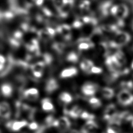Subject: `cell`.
<instances>
[{
  "mask_svg": "<svg viewBox=\"0 0 133 133\" xmlns=\"http://www.w3.org/2000/svg\"><path fill=\"white\" fill-rule=\"evenodd\" d=\"M117 100L118 103L123 106H128L133 104V95L128 90L123 89L117 95Z\"/></svg>",
  "mask_w": 133,
  "mask_h": 133,
  "instance_id": "1",
  "label": "cell"
},
{
  "mask_svg": "<svg viewBox=\"0 0 133 133\" xmlns=\"http://www.w3.org/2000/svg\"><path fill=\"white\" fill-rule=\"evenodd\" d=\"M99 86L92 82H85L81 87V91L85 96H93L97 91Z\"/></svg>",
  "mask_w": 133,
  "mask_h": 133,
  "instance_id": "2",
  "label": "cell"
},
{
  "mask_svg": "<svg viewBox=\"0 0 133 133\" xmlns=\"http://www.w3.org/2000/svg\"><path fill=\"white\" fill-rule=\"evenodd\" d=\"M118 114L115 105L113 103H111L108 104L105 108L103 114V118L108 122L115 118Z\"/></svg>",
  "mask_w": 133,
  "mask_h": 133,
  "instance_id": "3",
  "label": "cell"
},
{
  "mask_svg": "<svg viewBox=\"0 0 133 133\" xmlns=\"http://www.w3.org/2000/svg\"><path fill=\"white\" fill-rule=\"evenodd\" d=\"M12 115L11 108L7 102H0V118L4 119H9Z\"/></svg>",
  "mask_w": 133,
  "mask_h": 133,
  "instance_id": "4",
  "label": "cell"
},
{
  "mask_svg": "<svg viewBox=\"0 0 133 133\" xmlns=\"http://www.w3.org/2000/svg\"><path fill=\"white\" fill-rule=\"evenodd\" d=\"M28 122L25 120L10 121L7 124V127L11 131L17 132L28 126Z\"/></svg>",
  "mask_w": 133,
  "mask_h": 133,
  "instance_id": "5",
  "label": "cell"
},
{
  "mask_svg": "<svg viewBox=\"0 0 133 133\" xmlns=\"http://www.w3.org/2000/svg\"><path fill=\"white\" fill-rule=\"evenodd\" d=\"M39 96L38 90L34 87L25 89L23 92V96L24 99L29 101L36 100Z\"/></svg>",
  "mask_w": 133,
  "mask_h": 133,
  "instance_id": "6",
  "label": "cell"
},
{
  "mask_svg": "<svg viewBox=\"0 0 133 133\" xmlns=\"http://www.w3.org/2000/svg\"><path fill=\"white\" fill-rule=\"evenodd\" d=\"M98 129V125L94 120L88 121L82 126L81 133H96Z\"/></svg>",
  "mask_w": 133,
  "mask_h": 133,
  "instance_id": "7",
  "label": "cell"
},
{
  "mask_svg": "<svg viewBox=\"0 0 133 133\" xmlns=\"http://www.w3.org/2000/svg\"><path fill=\"white\" fill-rule=\"evenodd\" d=\"M78 72L77 68L71 66L63 69L60 73V77L62 79L70 78L75 76Z\"/></svg>",
  "mask_w": 133,
  "mask_h": 133,
  "instance_id": "8",
  "label": "cell"
},
{
  "mask_svg": "<svg viewBox=\"0 0 133 133\" xmlns=\"http://www.w3.org/2000/svg\"><path fill=\"white\" fill-rule=\"evenodd\" d=\"M45 64L43 61L36 62L31 66L32 73L35 77L40 78L43 76Z\"/></svg>",
  "mask_w": 133,
  "mask_h": 133,
  "instance_id": "9",
  "label": "cell"
},
{
  "mask_svg": "<svg viewBox=\"0 0 133 133\" xmlns=\"http://www.w3.org/2000/svg\"><path fill=\"white\" fill-rule=\"evenodd\" d=\"M58 123L57 128L61 132H64L67 131L71 127V122L69 119L66 116H61L57 119Z\"/></svg>",
  "mask_w": 133,
  "mask_h": 133,
  "instance_id": "10",
  "label": "cell"
},
{
  "mask_svg": "<svg viewBox=\"0 0 133 133\" xmlns=\"http://www.w3.org/2000/svg\"><path fill=\"white\" fill-rule=\"evenodd\" d=\"M59 86V84L55 78H51L46 82L45 86V90L47 94H50L57 90Z\"/></svg>",
  "mask_w": 133,
  "mask_h": 133,
  "instance_id": "11",
  "label": "cell"
},
{
  "mask_svg": "<svg viewBox=\"0 0 133 133\" xmlns=\"http://www.w3.org/2000/svg\"><path fill=\"white\" fill-rule=\"evenodd\" d=\"M26 48L30 52L35 56H38L39 54V49L38 42L36 39H31L26 44Z\"/></svg>",
  "mask_w": 133,
  "mask_h": 133,
  "instance_id": "12",
  "label": "cell"
},
{
  "mask_svg": "<svg viewBox=\"0 0 133 133\" xmlns=\"http://www.w3.org/2000/svg\"><path fill=\"white\" fill-rule=\"evenodd\" d=\"M82 112V109L78 105H74L69 110H64V113L66 115L74 119L79 117Z\"/></svg>",
  "mask_w": 133,
  "mask_h": 133,
  "instance_id": "13",
  "label": "cell"
},
{
  "mask_svg": "<svg viewBox=\"0 0 133 133\" xmlns=\"http://www.w3.org/2000/svg\"><path fill=\"white\" fill-rule=\"evenodd\" d=\"M41 105L42 109L46 112H51L54 111V105L51 100L48 98H44L41 100Z\"/></svg>",
  "mask_w": 133,
  "mask_h": 133,
  "instance_id": "14",
  "label": "cell"
},
{
  "mask_svg": "<svg viewBox=\"0 0 133 133\" xmlns=\"http://www.w3.org/2000/svg\"><path fill=\"white\" fill-rule=\"evenodd\" d=\"M1 92L2 95L6 98L10 97L13 93L12 86L9 83H4L1 86Z\"/></svg>",
  "mask_w": 133,
  "mask_h": 133,
  "instance_id": "15",
  "label": "cell"
},
{
  "mask_svg": "<svg viewBox=\"0 0 133 133\" xmlns=\"http://www.w3.org/2000/svg\"><path fill=\"white\" fill-rule=\"evenodd\" d=\"M116 117L121 122H128L133 120V115L129 111H123L118 113Z\"/></svg>",
  "mask_w": 133,
  "mask_h": 133,
  "instance_id": "16",
  "label": "cell"
},
{
  "mask_svg": "<svg viewBox=\"0 0 133 133\" xmlns=\"http://www.w3.org/2000/svg\"><path fill=\"white\" fill-rule=\"evenodd\" d=\"M59 100L63 104H68L72 101L73 98L71 95L68 92L63 91L59 95Z\"/></svg>",
  "mask_w": 133,
  "mask_h": 133,
  "instance_id": "17",
  "label": "cell"
},
{
  "mask_svg": "<svg viewBox=\"0 0 133 133\" xmlns=\"http://www.w3.org/2000/svg\"><path fill=\"white\" fill-rule=\"evenodd\" d=\"M94 65L93 62L89 59H84L80 64L81 70L86 72H89Z\"/></svg>",
  "mask_w": 133,
  "mask_h": 133,
  "instance_id": "18",
  "label": "cell"
},
{
  "mask_svg": "<svg viewBox=\"0 0 133 133\" xmlns=\"http://www.w3.org/2000/svg\"><path fill=\"white\" fill-rule=\"evenodd\" d=\"M101 94L105 99H111L114 96V91L110 87H104L101 89Z\"/></svg>",
  "mask_w": 133,
  "mask_h": 133,
  "instance_id": "19",
  "label": "cell"
},
{
  "mask_svg": "<svg viewBox=\"0 0 133 133\" xmlns=\"http://www.w3.org/2000/svg\"><path fill=\"white\" fill-rule=\"evenodd\" d=\"M88 102L91 107L95 109L100 108L102 105L101 101L100 100V99L95 97H92L88 99Z\"/></svg>",
  "mask_w": 133,
  "mask_h": 133,
  "instance_id": "20",
  "label": "cell"
},
{
  "mask_svg": "<svg viewBox=\"0 0 133 133\" xmlns=\"http://www.w3.org/2000/svg\"><path fill=\"white\" fill-rule=\"evenodd\" d=\"M66 59L69 62L75 63L78 61L79 57L76 52L74 51H71L67 55Z\"/></svg>",
  "mask_w": 133,
  "mask_h": 133,
  "instance_id": "21",
  "label": "cell"
},
{
  "mask_svg": "<svg viewBox=\"0 0 133 133\" xmlns=\"http://www.w3.org/2000/svg\"><path fill=\"white\" fill-rule=\"evenodd\" d=\"M80 117L83 119L88 121L94 120L95 118V116L93 114L88 112L87 111H83Z\"/></svg>",
  "mask_w": 133,
  "mask_h": 133,
  "instance_id": "22",
  "label": "cell"
},
{
  "mask_svg": "<svg viewBox=\"0 0 133 133\" xmlns=\"http://www.w3.org/2000/svg\"><path fill=\"white\" fill-rule=\"evenodd\" d=\"M92 43H87L86 42H82L78 45V49L79 50H86L87 49H89L92 47Z\"/></svg>",
  "mask_w": 133,
  "mask_h": 133,
  "instance_id": "23",
  "label": "cell"
},
{
  "mask_svg": "<svg viewBox=\"0 0 133 133\" xmlns=\"http://www.w3.org/2000/svg\"><path fill=\"white\" fill-rule=\"evenodd\" d=\"M52 48L58 52H61L64 49V45L60 43H55L52 45Z\"/></svg>",
  "mask_w": 133,
  "mask_h": 133,
  "instance_id": "24",
  "label": "cell"
},
{
  "mask_svg": "<svg viewBox=\"0 0 133 133\" xmlns=\"http://www.w3.org/2000/svg\"><path fill=\"white\" fill-rule=\"evenodd\" d=\"M102 69L99 66H96L94 65L91 69L90 70L89 73H92V74H99L102 73Z\"/></svg>",
  "mask_w": 133,
  "mask_h": 133,
  "instance_id": "25",
  "label": "cell"
},
{
  "mask_svg": "<svg viewBox=\"0 0 133 133\" xmlns=\"http://www.w3.org/2000/svg\"><path fill=\"white\" fill-rule=\"evenodd\" d=\"M43 59H44L43 62L45 63V64H49L50 63H51L52 60V58L51 56L49 54H47V53L44 54Z\"/></svg>",
  "mask_w": 133,
  "mask_h": 133,
  "instance_id": "26",
  "label": "cell"
},
{
  "mask_svg": "<svg viewBox=\"0 0 133 133\" xmlns=\"http://www.w3.org/2000/svg\"><path fill=\"white\" fill-rule=\"evenodd\" d=\"M9 42H10L11 45L14 47H19L20 45V41L18 40L14 37L11 38L9 40Z\"/></svg>",
  "mask_w": 133,
  "mask_h": 133,
  "instance_id": "27",
  "label": "cell"
},
{
  "mask_svg": "<svg viewBox=\"0 0 133 133\" xmlns=\"http://www.w3.org/2000/svg\"><path fill=\"white\" fill-rule=\"evenodd\" d=\"M13 37L18 40L20 41V39L22 37V33L20 31H16L13 34Z\"/></svg>",
  "mask_w": 133,
  "mask_h": 133,
  "instance_id": "28",
  "label": "cell"
},
{
  "mask_svg": "<svg viewBox=\"0 0 133 133\" xmlns=\"http://www.w3.org/2000/svg\"><path fill=\"white\" fill-rule=\"evenodd\" d=\"M28 128L31 130H35L38 128V124L35 122H32L30 123H28Z\"/></svg>",
  "mask_w": 133,
  "mask_h": 133,
  "instance_id": "29",
  "label": "cell"
},
{
  "mask_svg": "<svg viewBox=\"0 0 133 133\" xmlns=\"http://www.w3.org/2000/svg\"><path fill=\"white\" fill-rule=\"evenodd\" d=\"M25 1L27 2L28 4L30 5H32V4L36 5L38 0H25Z\"/></svg>",
  "mask_w": 133,
  "mask_h": 133,
  "instance_id": "30",
  "label": "cell"
},
{
  "mask_svg": "<svg viewBox=\"0 0 133 133\" xmlns=\"http://www.w3.org/2000/svg\"><path fill=\"white\" fill-rule=\"evenodd\" d=\"M107 133H117L115 130H114L113 129L108 127L107 129Z\"/></svg>",
  "mask_w": 133,
  "mask_h": 133,
  "instance_id": "31",
  "label": "cell"
},
{
  "mask_svg": "<svg viewBox=\"0 0 133 133\" xmlns=\"http://www.w3.org/2000/svg\"><path fill=\"white\" fill-rule=\"evenodd\" d=\"M70 133H81V131H78V130L73 129H71L70 131Z\"/></svg>",
  "mask_w": 133,
  "mask_h": 133,
  "instance_id": "32",
  "label": "cell"
},
{
  "mask_svg": "<svg viewBox=\"0 0 133 133\" xmlns=\"http://www.w3.org/2000/svg\"><path fill=\"white\" fill-rule=\"evenodd\" d=\"M131 124H132V127H133V120L131 121Z\"/></svg>",
  "mask_w": 133,
  "mask_h": 133,
  "instance_id": "33",
  "label": "cell"
},
{
  "mask_svg": "<svg viewBox=\"0 0 133 133\" xmlns=\"http://www.w3.org/2000/svg\"><path fill=\"white\" fill-rule=\"evenodd\" d=\"M131 68L133 69V62H132V65H131Z\"/></svg>",
  "mask_w": 133,
  "mask_h": 133,
  "instance_id": "34",
  "label": "cell"
},
{
  "mask_svg": "<svg viewBox=\"0 0 133 133\" xmlns=\"http://www.w3.org/2000/svg\"><path fill=\"white\" fill-rule=\"evenodd\" d=\"M0 133H3V132L2 131V130L0 129Z\"/></svg>",
  "mask_w": 133,
  "mask_h": 133,
  "instance_id": "35",
  "label": "cell"
}]
</instances>
